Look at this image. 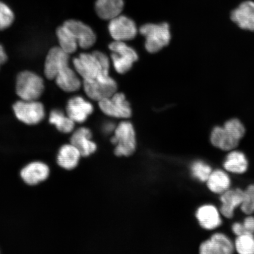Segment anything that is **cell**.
<instances>
[{
    "instance_id": "cell-1",
    "label": "cell",
    "mask_w": 254,
    "mask_h": 254,
    "mask_svg": "<svg viewBox=\"0 0 254 254\" xmlns=\"http://www.w3.org/2000/svg\"><path fill=\"white\" fill-rule=\"evenodd\" d=\"M75 71L83 81H93L109 78L110 61L104 53L95 51L82 53L73 60Z\"/></svg>"
},
{
    "instance_id": "cell-2",
    "label": "cell",
    "mask_w": 254,
    "mask_h": 254,
    "mask_svg": "<svg viewBox=\"0 0 254 254\" xmlns=\"http://www.w3.org/2000/svg\"><path fill=\"white\" fill-rule=\"evenodd\" d=\"M145 37V47L147 52L155 53L169 44L171 40L170 26L166 23L146 24L139 28Z\"/></svg>"
},
{
    "instance_id": "cell-3",
    "label": "cell",
    "mask_w": 254,
    "mask_h": 254,
    "mask_svg": "<svg viewBox=\"0 0 254 254\" xmlns=\"http://www.w3.org/2000/svg\"><path fill=\"white\" fill-rule=\"evenodd\" d=\"M44 81L39 75L31 71H23L17 76L16 93L23 100H37L43 94Z\"/></svg>"
},
{
    "instance_id": "cell-4",
    "label": "cell",
    "mask_w": 254,
    "mask_h": 254,
    "mask_svg": "<svg viewBox=\"0 0 254 254\" xmlns=\"http://www.w3.org/2000/svg\"><path fill=\"white\" fill-rule=\"evenodd\" d=\"M109 49L112 52L111 60L114 67L119 74L129 71L133 64L138 60L137 53L123 41H114L110 44Z\"/></svg>"
},
{
    "instance_id": "cell-5",
    "label": "cell",
    "mask_w": 254,
    "mask_h": 254,
    "mask_svg": "<svg viewBox=\"0 0 254 254\" xmlns=\"http://www.w3.org/2000/svg\"><path fill=\"white\" fill-rule=\"evenodd\" d=\"M111 142L116 145L115 153L118 156H128L135 151V134L134 127L129 122H122L115 129Z\"/></svg>"
},
{
    "instance_id": "cell-6",
    "label": "cell",
    "mask_w": 254,
    "mask_h": 254,
    "mask_svg": "<svg viewBox=\"0 0 254 254\" xmlns=\"http://www.w3.org/2000/svg\"><path fill=\"white\" fill-rule=\"evenodd\" d=\"M15 115L18 120L27 125H36L45 117L43 105L37 100H23L14 104Z\"/></svg>"
},
{
    "instance_id": "cell-7",
    "label": "cell",
    "mask_w": 254,
    "mask_h": 254,
    "mask_svg": "<svg viewBox=\"0 0 254 254\" xmlns=\"http://www.w3.org/2000/svg\"><path fill=\"white\" fill-rule=\"evenodd\" d=\"M101 111L107 116L118 119H128L131 116V109L125 95L116 93L110 97L98 102Z\"/></svg>"
},
{
    "instance_id": "cell-8",
    "label": "cell",
    "mask_w": 254,
    "mask_h": 254,
    "mask_svg": "<svg viewBox=\"0 0 254 254\" xmlns=\"http://www.w3.org/2000/svg\"><path fill=\"white\" fill-rule=\"evenodd\" d=\"M109 30L114 40L123 42L134 39L137 34L134 21L127 16L122 15L110 20Z\"/></svg>"
},
{
    "instance_id": "cell-9",
    "label": "cell",
    "mask_w": 254,
    "mask_h": 254,
    "mask_svg": "<svg viewBox=\"0 0 254 254\" xmlns=\"http://www.w3.org/2000/svg\"><path fill=\"white\" fill-rule=\"evenodd\" d=\"M234 244L227 235L215 233L201 244V254H231L234 252Z\"/></svg>"
},
{
    "instance_id": "cell-10",
    "label": "cell",
    "mask_w": 254,
    "mask_h": 254,
    "mask_svg": "<svg viewBox=\"0 0 254 254\" xmlns=\"http://www.w3.org/2000/svg\"><path fill=\"white\" fill-rule=\"evenodd\" d=\"M85 93L91 99L98 101L110 97L117 90V82L111 77L93 81H83Z\"/></svg>"
},
{
    "instance_id": "cell-11",
    "label": "cell",
    "mask_w": 254,
    "mask_h": 254,
    "mask_svg": "<svg viewBox=\"0 0 254 254\" xmlns=\"http://www.w3.org/2000/svg\"><path fill=\"white\" fill-rule=\"evenodd\" d=\"M77 40L78 46L83 49H90L96 41L94 32L88 25L82 22L69 20L63 24Z\"/></svg>"
},
{
    "instance_id": "cell-12",
    "label": "cell",
    "mask_w": 254,
    "mask_h": 254,
    "mask_svg": "<svg viewBox=\"0 0 254 254\" xmlns=\"http://www.w3.org/2000/svg\"><path fill=\"white\" fill-rule=\"evenodd\" d=\"M68 63V54L64 52L60 47L53 48L48 53L44 65L46 77L53 80L60 71L69 65Z\"/></svg>"
},
{
    "instance_id": "cell-13",
    "label": "cell",
    "mask_w": 254,
    "mask_h": 254,
    "mask_svg": "<svg viewBox=\"0 0 254 254\" xmlns=\"http://www.w3.org/2000/svg\"><path fill=\"white\" fill-rule=\"evenodd\" d=\"M50 173V168L46 163L34 161L21 170L20 176L25 184L34 186L45 182L49 177Z\"/></svg>"
},
{
    "instance_id": "cell-14",
    "label": "cell",
    "mask_w": 254,
    "mask_h": 254,
    "mask_svg": "<svg viewBox=\"0 0 254 254\" xmlns=\"http://www.w3.org/2000/svg\"><path fill=\"white\" fill-rule=\"evenodd\" d=\"M231 19L241 29L254 32V2L241 3L231 12Z\"/></svg>"
},
{
    "instance_id": "cell-15",
    "label": "cell",
    "mask_w": 254,
    "mask_h": 254,
    "mask_svg": "<svg viewBox=\"0 0 254 254\" xmlns=\"http://www.w3.org/2000/svg\"><path fill=\"white\" fill-rule=\"evenodd\" d=\"M220 209L212 204L202 205L196 211L195 217L200 226L205 230L212 231L220 227L222 223Z\"/></svg>"
},
{
    "instance_id": "cell-16",
    "label": "cell",
    "mask_w": 254,
    "mask_h": 254,
    "mask_svg": "<svg viewBox=\"0 0 254 254\" xmlns=\"http://www.w3.org/2000/svg\"><path fill=\"white\" fill-rule=\"evenodd\" d=\"M244 190L240 188L228 190L220 195L221 203L220 211L224 217L231 219L234 217L235 210L240 207L243 201Z\"/></svg>"
},
{
    "instance_id": "cell-17",
    "label": "cell",
    "mask_w": 254,
    "mask_h": 254,
    "mask_svg": "<svg viewBox=\"0 0 254 254\" xmlns=\"http://www.w3.org/2000/svg\"><path fill=\"white\" fill-rule=\"evenodd\" d=\"M66 114L73 122L82 123L93 113L94 107L84 98L76 96L68 101L66 107Z\"/></svg>"
},
{
    "instance_id": "cell-18",
    "label": "cell",
    "mask_w": 254,
    "mask_h": 254,
    "mask_svg": "<svg viewBox=\"0 0 254 254\" xmlns=\"http://www.w3.org/2000/svg\"><path fill=\"white\" fill-rule=\"evenodd\" d=\"M209 139L212 146L224 151L235 150L240 142L234 138L223 126L214 127L211 132Z\"/></svg>"
},
{
    "instance_id": "cell-19",
    "label": "cell",
    "mask_w": 254,
    "mask_h": 254,
    "mask_svg": "<svg viewBox=\"0 0 254 254\" xmlns=\"http://www.w3.org/2000/svg\"><path fill=\"white\" fill-rule=\"evenodd\" d=\"M90 130L82 127L76 130L71 138V144L77 148L81 156L87 157L96 150L97 145L91 141Z\"/></svg>"
},
{
    "instance_id": "cell-20",
    "label": "cell",
    "mask_w": 254,
    "mask_h": 254,
    "mask_svg": "<svg viewBox=\"0 0 254 254\" xmlns=\"http://www.w3.org/2000/svg\"><path fill=\"white\" fill-rule=\"evenodd\" d=\"M249 161L244 152L235 150L229 151L223 163L225 171L234 174H243L249 169Z\"/></svg>"
},
{
    "instance_id": "cell-21",
    "label": "cell",
    "mask_w": 254,
    "mask_h": 254,
    "mask_svg": "<svg viewBox=\"0 0 254 254\" xmlns=\"http://www.w3.org/2000/svg\"><path fill=\"white\" fill-rule=\"evenodd\" d=\"M124 4L123 0H97L95 11L101 19L111 20L122 13Z\"/></svg>"
},
{
    "instance_id": "cell-22",
    "label": "cell",
    "mask_w": 254,
    "mask_h": 254,
    "mask_svg": "<svg viewBox=\"0 0 254 254\" xmlns=\"http://www.w3.org/2000/svg\"><path fill=\"white\" fill-rule=\"evenodd\" d=\"M55 80L57 85L66 92L77 91L81 86L77 72L69 67V65L59 71Z\"/></svg>"
},
{
    "instance_id": "cell-23",
    "label": "cell",
    "mask_w": 254,
    "mask_h": 254,
    "mask_svg": "<svg viewBox=\"0 0 254 254\" xmlns=\"http://www.w3.org/2000/svg\"><path fill=\"white\" fill-rule=\"evenodd\" d=\"M206 184L211 192L220 195L230 189L231 180L226 171L217 169L212 170Z\"/></svg>"
},
{
    "instance_id": "cell-24",
    "label": "cell",
    "mask_w": 254,
    "mask_h": 254,
    "mask_svg": "<svg viewBox=\"0 0 254 254\" xmlns=\"http://www.w3.org/2000/svg\"><path fill=\"white\" fill-rule=\"evenodd\" d=\"M81 155L74 145L66 144L60 149L57 155V164L64 169L70 170L77 166Z\"/></svg>"
},
{
    "instance_id": "cell-25",
    "label": "cell",
    "mask_w": 254,
    "mask_h": 254,
    "mask_svg": "<svg viewBox=\"0 0 254 254\" xmlns=\"http://www.w3.org/2000/svg\"><path fill=\"white\" fill-rule=\"evenodd\" d=\"M56 34L59 41L60 47L68 55L75 52L78 44L72 34L64 25L57 28Z\"/></svg>"
},
{
    "instance_id": "cell-26",
    "label": "cell",
    "mask_w": 254,
    "mask_h": 254,
    "mask_svg": "<svg viewBox=\"0 0 254 254\" xmlns=\"http://www.w3.org/2000/svg\"><path fill=\"white\" fill-rule=\"evenodd\" d=\"M49 122L55 125L59 131L66 134L72 132L75 127V122L59 110H54L50 113Z\"/></svg>"
},
{
    "instance_id": "cell-27",
    "label": "cell",
    "mask_w": 254,
    "mask_h": 254,
    "mask_svg": "<svg viewBox=\"0 0 254 254\" xmlns=\"http://www.w3.org/2000/svg\"><path fill=\"white\" fill-rule=\"evenodd\" d=\"M234 247L238 254H254V235L246 234L237 236Z\"/></svg>"
},
{
    "instance_id": "cell-28",
    "label": "cell",
    "mask_w": 254,
    "mask_h": 254,
    "mask_svg": "<svg viewBox=\"0 0 254 254\" xmlns=\"http://www.w3.org/2000/svg\"><path fill=\"white\" fill-rule=\"evenodd\" d=\"M192 176L199 182L206 183L212 173V169L209 164L204 161L198 160L193 162L190 166Z\"/></svg>"
},
{
    "instance_id": "cell-29",
    "label": "cell",
    "mask_w": 254,
    "mask_h": 254,
    "mask_svg": "<svg viewBox=\"0 0 254 254\" xmlns=\"http://www.w3.org/2000/svg\"><path fill=\"white\" fill-rule=\"evenodd\" d=\"M230 134L238 141H241L246 135V129L244 124L237 118L226 121L222 126Z\"/></svg>"
},
{
    "instance_id": "cell-30",
    "label": "cell",
    "mask_w": 254,
    "mask_h": 254,
    "mask_svg": "<svg viewBox=\"0 0 254 254\" xmlns=\"http://www.w3.org/2000/svg\"><path fill=\"white\" fill-rule=\"evenodd\" d=\"M13 12L8 5L0 2V30L7 28L13 23Z\"/></svg>"
},
{
    "instance_id": "cell-31",
    "label": "cell",
    "mask_w": 254,
    "mask_h": 254,
    "mask_svg": "<svg viewBox=\"0 0 254 254\" xmlns=\"http://www.w3.org/2000/svg\"><path fill=\"white\" fill-rule=\"evenodd\" d=\"M241 211L247 215L254 213V196L246 190H244V196L240 206Z\"/></svg>"
},
{
    "instance_id": "cell-32",
    "label": "cell",
    "mask_w": 254,
    "mask_h": 254,
    "mask_svg": "<svg viewBox=\"0 0 254 254\" xmlns=\"http://www.w3.org/2000/svg\"><path fill=\"white\" fill-rule=\"evenodd\" d=\"M242 225L243 234L254 235V217L252 215H247L244 219Z\"/></svg>"
},
{
    "instance_id": "cell-33",
    "label": "cell",
    "mask_w": 254,
    "mask_h": 254,
    "mask_svg": "<svg viewBox=\"0 0 254 254\" xmlns=\"http://www.w3.org/2000/svg\"><path fill=\"white\" fill-rule=\"evenodd\" d=\"M7 56L2 46L0 45V66L7 61Z\"/></svg>"
},
{
    "instance_id": "cell-34",
    "label": "cell",
    "mask_w": 254,
    "mask_h": 254,
    "mask_svg": "<svg viewBox=\"0 0 254 254\" xmlns=\"http://www.w3.org/2000/svg\"><path fill=\"white\" fill-rule=\"evenodd\" d=\"M114 128V126L113 125V124H107L106 126H105V130H106V131H109L110 132L112 131V130Z\"/></svg>"
}]
</instances>
